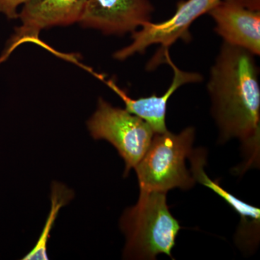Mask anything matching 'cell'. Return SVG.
Listing matches in <instances>:
<instances>
[{"instance_id":"6da1fadb","label":"cell","mask_w":260,"mask_h":260,"mask_svg":"<svg viewBox=\"0 0 260 260\" xmlns=\"http://www.w3.org/2000/svg\"><path fill=\"white\" fill-rule=\"evenodd\" d=\"M255 56L223 42L207 84L220 142L237 138L242 143L245 160L239 173L259 165V70Z\"/></svg>"},{"instance_id":"7a4b0ae2","label":"cell","mask_w":260,"mask_h":260,"mask_svg":"<svg viewBox=\"0 0 260 260\" xmlns=\"http://www.w3.org/2000/svg\"><path fill=\"white\" fill-rule=\"evenodd\" d=\"M120 226L126 239V259L153 260L160 254L173 259L181 227L169 210L167 193L140 192L137 204L123 214Z\"/></svg>"},{"instance_id":"3957f363","label":"cell","mask_w":260,"mask_h":260,"mask_svg":"<svg viewBox=\"0 0 260 260\" xmlns=\"http://www.w3.org/2000/svg\"><path fill=\"white\" fill-rule=\"evenodd\" d=\"M194 138L191 126L179 134L169 130L154 134L146 153L135 168L140 192L167 193L175 188L187 190L194 186L196 181L185 162L194 150Z\"/></svg>"},{"instance_id":"4fadbf2b","label":"cell","mask_w":260,"mask_h":260,"mask_svg":"<svg viewBox=\"0 0 260 260\" xmlns=\"http://www.w3.org/2000/svg\"><path fill=\"white\" fill-rule=\"evenodd\" d=\"M238 1L248 9L260 11V0H238Z\"/></svg>"},{"instance_id":"8992f818","label":"cell","mask_w":260,"mask_h":260,"mask_svg":"<svg viewBox=\"0 0 260 260\" xmlns=\"http://www.w3.org/2000/svg\"><path fill=\"white\" fill-rule=\"evenodd\" d=\"M88 0H29L23 4L18 15L22 25L16 29L8 47L0 57V63L6 60L20 44L39 42L42 29L56 25L79 23Z\"/></svg>"},{"instance_id":"ba28073f","label":"cell","mask_w":260,"mask_h":260,"mask_svg":"<svg viewBox=\"0 0 260 260\" xmlns=\"http://www.w3.org/2000/svg\"><path fill=\"white\" fill-rule=\"evenodd\" d=\"M208 14L223 42L260 54V11L243 6L238 0H220Z\"/></svg>"},{"instance_id":"9c48e42d","label":"cell","mask_w":260,"mask_h":260,"mask_svg":"<svg viewBox=\"0 0 260 260\" xmlns=\"http://www.w3.org/2000/svg\"><path fill=\"white\" fill-rule=\"evenodd\" d=\"M164 63L172 68L174 78L172 83L164 95L158 96L153 94L148 97L133 99L121 90L112 80H104L108 86L122 99L125 104V109L131 114L141 118L151 126L155 134L164 133L168 131L166 118H167V104L173 94L186 84L199 83L203 80V75L198 73L186 72L179 69L173 62L169 50L164 52Z\"/></svg>"},{"instance_id":"30bf717a","label":"cell","mask_w":260,"mask_h":260,"mask_svg":"<svg viewBox=\"0 0 260 260\" xmlns=\"http://www.w3.org/2000/svg\"><path fill=\"white\" fill-rule=\"evenodd\" d=\"M191 162L190 172L196 182L203 184L230 205L241 217L240 227L238 229L237 241L245 249L256 247L259 237L260 210L223 189L218 181H213L205 172L206 153L203 148L193 150L189 157Z\"/></svg>"},{"instance_id":"5b68a950","label":"cell","mask_w":260,"mask_h":260,"mask_svg":"<svg viewBox=\"0 0 260 260\" xmlns=\"http://www.w3.org/2000/svg\"><path fill=\"white\" fill-rule=\"evenodd\" d=\"M220 0H182L177 5L175 13L170 18L160 23L150 21L132 34L133 42L127 47L114 53L117 60H125L135 54H144L150 46L160 44V49L148 65L150 70L164 63V52L169 50L177 41L189 42V28L194 20L206 14Z\"/></svg>"},{"instance_id":"8fae6325","label":"cell","mask_w":260,"mask_h":260,"mask_svg":"<svg viewBox=\"0 0 260 260\" xmlns=\"http://www.w3.org/2000/svg\"><path fill=\"white\" fill-rule=\"evenodd\" d=\"M71 191L59 184H54L51 192V207L49 218L46 222L45 226L42 233L39 241L23 260L49 259L47 254V244L49 241V234L51 229L54 226L56 216L61 207L64 206L68 200L71 198Z\"/></svg>"},{"instance_id":"7c38bea8","label":"cell","mask_w":260,"mask_h":260,"mask_svg":"<svg viewBox=\"0 0 260 260\" xmlns=\"http://www.w3.org/2000/svg\"><path fill=\"white\" fill-rule=\"evenodd\" d=\"M28 1L29 0H0V13L6 15L8 19L18 18L17 8Z\"/></svg>"},{"instance_id":"52a82bcc","label":"cell","mask_w":260,"mask_h":260,"mask_svg":"<svg viewBox=\"0 0 260 260\" xmlns=\"http://www.w3.org/2000/svg\"><path fill=\"white\" fill-rule=\"evenodd\" d=\"M153 12L150 0H88L79 23L107 35L121 36L151 21Z\"/></svg>"},{"instance_id":"277c9868","label":"cell","mask_w":260,"mask_h":260,"mask_svg":"<svg viewBox=\"0 0 260 260\" xmlns=\"http://www.w3.org/2000/svg\"><path fill=\"white\" fill-rule=\"evenodd\" d=\"M87 125L94 139L107 140L117 150L125 162L124 177L139 164L155 134L141 118L113 107L102 98Z\"/></svg>"}]
</instances>
